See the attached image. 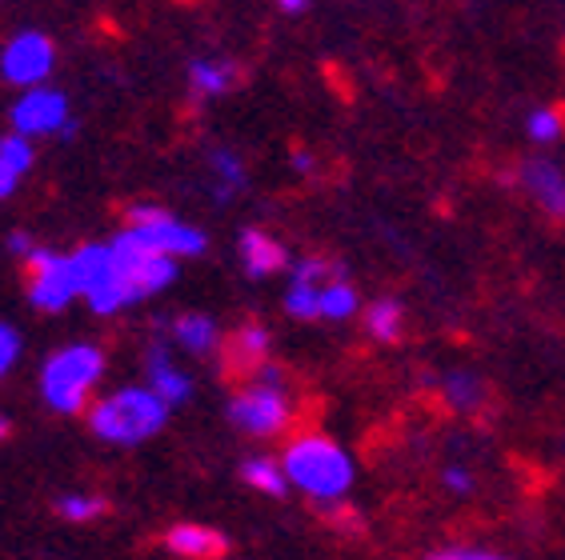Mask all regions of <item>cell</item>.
I'll use <instances>...</instances> for the list:
<instances>
[{"label": "cell", "instance_id": "1", "mask_svg": "<svg viewBox=\"0 0 565 560\" xmlns=\"http://www.w3.org/2000/svg\"><path fill=\"white\" fill-rule=\"evenodd\" d=\"M281 469L289 485H297L321 505L345 500L349 485H353V461L338 441H329L326 432H297L294 441L285 444Z\"/></svg>", "mask_w": 565, "mask_h": 560}, {"label": "cell", "instance_id": "2", "mask_svg": "<svg viewBox=\"0 0 565 560\" xmlns=\"http://www.w3.org/2000/svg\"><path fill=\"white\" fill-rule=\"evenodd\" d=\"M85 420L93 437L129 449V444L149 441V437H157V432L164 429L169 405H164L149 385H129V388L109 392V397H100L97 405L85 412Z\"/></svg>", "mask_w": 565, "mask_h": 560}, {"label": "cell", "instance_id": "3", "mask_svg": "<svg viewBox=\"0 0 565 560\" xmlns=\"http://www.w3.org/2000/svg\"><path fill=\"white\" fill-rule=\"evenodd\" d=\"M105 373V353L97 345H68L53 353L41 368V397L61 417L88 412V397Z\"/></svg>", "mask_w": 565, "mask_h": 560}, {"label": "cell", "instance_id": "4", "mask_svg": "<svg viewBox=\"0 0 565 560\" xmlns=\"http://www.w3.org/2000/svg\"><path fill=\"white\" fill-rule=\"evenodd\" d=\"M109 248H113V260H117V284L125 292V304L145 301V297L169 289L177 280V260L149 248L141 237H132L129 228Z\"/></svg>", "mask_w": 565, "mask_h": 560}, {"label": "cell", "instance_id": "5", "mask_svg": "<svg viewBox=\"0 0 565 560\" xmlns=\"http://www.w3.org/2000/svg\"><path fill=\"white\" fill-rule=\"evenodd\" d=\"M228 420L233 429H241L245 437H281L294 424V400L285 385H262L249 380L245 388H237V397L228 400Z\"/></svg>", "mask_w": 565, "mask_h": 560}, {"label": "cell", "instance_id": "6", "mask_svg": "<svg viewBox=\"0 0 565 560\" xmlns=\"http://www.w3.org/2000/svg\"><path fill=\"white\" fill-rule=\"evenodd\" d=\"M68 265H73L76 297H85L93 313L113 316L117 309H125V292L117 284V260H113L109 245L76 248L73 257H68Z\"/></svg>", "mask_w": 565, "mask_h": 560}, {"label": "cell", "instance_id": "7", "mask_svg": "<svg viewBox=\"0 0 565 560\" xmlns=\"http://www.w3.org/2000/svg\"><path fill=\"white\" fill-rule=\"evenodd\" d=\"M125 220H129L132 237H141L149 248H157V252H164V257H173V260L201 257L209 248V237L201 228L181 225L173 213H164V208H157V205H132L129 213H125Z\"/></svg>", "mask_w": 565, "mask_h": 560}, {"label": "cell", "instance_id": "8", "mask_svg": "<svg viewBox=\"0 0 565 560\" xmlns=\"http://www.w3.org/2000/svg\"><path fill=\"white\" fill-rule=\"evenodd\" d=\"M24 289H29V301L41 313H61L68 309V301L76 297V280H73V265L68 257L53 252V248H33L24 257Z\"/></svg>", "mask_w": 565, "mask_h": 560}, {"label": "cell", "instance_id": "9", "mask_svg": "<svg viewBox=\"0 0 565 560\" xmlns=\"http://www.w3.org/2000/svg\"><path fill=\"white\" fill-rule=\"evenodd\" d=\"M53 65H56V44L44 33H36V29L12 36L0 49V76L17 88H36L44 76L53 73Z\"/></svg>", "mask_w": 565, "mask_h": 560}, {"label": "cell", "instance_id": "10", "mask_svg": "<svg viewBox=\"0 0 565 560\" xmlns=\"http://www.w3.org/2000/svg\"><path fill=\"white\" fill-rule=\"evenodd\" d=\"M12 132L21 137H36V132H56L68 125V100L65 93H53V88H33L24 93L9 112Z\"/></svg>", "mask_w": 565, "mask_h": 560}, {"label": "cell", "instance_id": "11", "mask_svg": "<svg viewBox=\"0 0 565 560\" xmlns=\"http://www.w3.org/2000/svg\"><path fill=\"white\" fill-rule=\"evenodd\" d=\"M518 181H522V189L530 193V201L542 208L545 216L565 220V173L554 161L533 157V161H525L522 169H518Z\"/></svg>", "mask_w": 565, "mask_h": 560}, {"label": "cell", "instance_id": "12", "mask_svg": "<svg viewBox=\"0 0 565 560\" xmlns=\"http://www.w3.org/2000/svg\"><path fill=\"white\" fill-rule=\"evenodd\" d=\"M225 365L228 373L253 377L262 365H269V329L262 321H245L237 333L225 341Z\"/></svg>", "mask_w": 565, "mask_h": 560}, {"label": "cell", "instance_id": "13", "mask_svg": "<svg viewBox=\"0 0 565 560\" xmlns=\"http://www.w3.org/2000/svg\"><path fill=\"white\" fill-rule=\"evenodd\" d=\"M164 549L185 560H221L228 552V537L209 525H173L164 532Z\"/></svg>", "mask_w": 565, "mask_h": 560}, {"label": "cell", "instance_id": "14", "mask_svg": "<svg viewBox=\"0 0 565 560\" xmlns=\"http://www.w3.org/2000/svg\"><path fill=\"white\" fill-rule=\"evenodd\" d=\"M145 373H149V388L169 405V409L181 405V400H189V392H193V380L173 365V356H169V348H164L161 341L149 345V353H145Z\"/></svg>", "mask_w": 565, "mask_h": 560}, {"label": "cell", "instance_id": "15", "mask_svg": "<svg viewBox=\"0 0 565 560\" xmlns=\"http://www.w3.org/2000/svg\"><path fill=\"white\" fill-rule=\"evenodd\" d=\"M237 248H241V265H245L249 277H277L289 265V252H285L281 240H273L262 228H245Z\"/></svg>", "mask_w": 565, "mask_h": 560}, {"label": "cell", "instance_id": "16", "mask_svg": "<svg viewBox=\"0 0 565 560\" xmlns=\"http://www.w3.org/2000/svg\"><path fill=\"white\" fill-rule=\"evenodd\" d=\"M173 341L181 348H189L193 356H209V353H217L221 329L209 321L205 313H181L173 321Z\"/></svg>", "mask_w": 565, "mask_h": 560}, {"label": "cell", "instance_id": "17", "mask_svg": "<svg viewBox=\"0 0 565 560\" xmlns=\"http://www.w3.org/2000/svg\"><path fill=\"white\" fill-rule=\"evenodd\" d=\"M365 333L381 345H397L405 333V309L393 297H381L365 309Z\"/></svg>", "mask_w": 565, "mask_h": 560}, {"label": "cell", "instance_id": "18", "mask_svg": "<svg viewBox=\"0 0 565 560\" xmlns=\"http://www.w3.org/2000/svg\"><path fill=\"white\" fill-rule=\"evenodd\" d=\"M441 397L454 412H478L486 405V380L473 373H449L441 380Z\"/></svg>", "mask_w": 565, "mask_h": 560}, {"label": "cell", "instance_id": "19", "mask_svg": "<svg viewBox=\"0 0 565 560\" xmlns=\"http://www.w3.org/2000/svg\"><path fill=\"white\" fill-rule=\"evenodd\" d=\"M241 481L265 496H285V488H289L281 461H273V456H249L241 464Z\"/></svg>", "mask_w": 565, "mask_h": 560}, {"label": "cell", "instance_id": "20", "mask_svg": "<svg viewBox=\"0 0 565 560\" xmlns=\"http://www.w3.org/2000/svg\"><path fill=\"white\" fill-rule=\"evenodd\" d=\"M233 80H237L233 65H217V61H193L189 65V85H193L196 97H221L233 88Z\"/></svg>", "mask_w": 565, "mask_h": 560}, {"label": "cell", "instance_id": "21", "mask_svg": "<svg viewBox=\"0 0 565 560\" xmlns=\"http://www.w3.org/2000/svg\"><path fill=\"white\" fill-rule=\"evenodd\" d=\"M353 313H358V289L341 277L329 280L326 289H321V316L326 321H349Z\"/></svg>", "mask_w": 565, "mask_h": 560}, {"label": "cell", "instance_id": "22", "mask_svg": "<svg viewBox=\"0 0 565 560\" xmlns=\"http://www.w3.org/2000/svg\"><path fill=\"white\" fill-rule=\"evenodd\" d=\"M209 164H213V173H217V201H228V196L245 184V164H241L237 152H228V149L213 152V157H209Z\"/></svg>", "mask_w": 565, "mask_h": 560}, {"label": "cell", "instance_id": "23", "mask_svg": "<svg viewBox=\"0 0 565 560\" xmlns=\"http://www.w3.org/2000/svg\"><path fill=\"white\" fill-rule=\"evenodd\" d=\"M56 513L65 520H73V525H88V520H97L109 513V505L100 500V496L93 493H65L61 500H56Z\"/></svg>", "mask_w": 565, "mask_h": 560}, {"label": "cell", "instance_id": "24", "mask_svg": "<svg viewBox=\"0 0 565 560\" xmlns=\"http://www.w3.org/2000/svg\"><path fill=\"white\" fill-rule=\"evenodd\" d=\"M285 313L297 316V321H317L321 316V289H313V284H289Z\"/></svg>", "mask_w": 565, "mask_h": 560}, {"label": "cell", "instance_id": "25", "mask_svg": "<svg viewBox=\"0 0 565 560\" xmlns=\"http://www.w3.org/2000/svg\"><path fill=\"white\" fill-rule=\"evenodd\" d=\"M0 164H9L12 173H29L33 169V144H29V137H21V132H9V137H0Z\"/></svg>", "mask_w": 565, "mask_h": 560}, {"label": "cell", "instance_id": "26", "mask_svg": "<svg viewBox=\"0 0 565 560\" xmlns=\"http://www.w3.org/2000/svg\"><path fill=\"white\" fill-rule=\"evenodd\" d=\"M341 272L321 257H305L294 265V284H313V289H326L329 280H338Z\"/></svg>", "mask_w": 565, "mask_h": 560}, {"label": "cell", "instance_id": "27", "mask_svg": "<svg viewBox=\"0 0 565 560\" xmlns=\"http://www.w3.org/2000/svg\"><path fill=\"white\" fill-rule=\"evenodd\" d=\"M317 513H321V520H326V525L341 528V532H361V525H365V520H361V513L349 505V500H326Z\"/></svg>", "mask_w": 565, "mask_h": 560}, {"label": "cell", "instance_id": "28", "mask_svg": "<svg viewBox=\"0 0 565 560\" xmlns=\"http://www.w3.org/2000/svg\"><path fill=\"white\" fill-rule=\"evenodd\" d=\"M530 137L542 140V144L562 137V112H554V108H537V112L530 117Z\"/></svg>", "mask_w": 565, "mask_h": 560}, {"label": "cell", "instance_id": "29", "mask_svg": "<svg viewBox=\"0 0 565 560\" xmlns=\"http://www.w3.org/2000/svg\"><path fill=\"white\" fill-rule=\"evenodd\" d=\"M425 560H510V557H501V552L490 549H473V545H446V549H434Z\"/></svg>", "mask_w": 565, "mask_h": 560}, {"label": "cell", "instance_id": "30", "mask_svg": "<svg viewBox=\"0 0 565 560\" xmlns=\"http://www.w3.org/2000/svg\"><path fill=\"white\" fill-rule=\"evenodd\" d=\"M17 356H21V336L9 321H0V377H9Z\"/></svg>", "mask_w": 565, "mask_h": 560}, {"label": "cell", "instance_id": "31", "mask_svg": "<svg viewBox=\"0 0 565 560\" xmlns=\"http://www.w3.org/2000/svg\"><path fill=\"white\" fill-rule=\"evenodd\" d=\"M441 485H446L454 496H469V493H473V473H469V469H457V464H449L446 473H441Z\"/></svg>", "mask_w": 565, "mask_h": 560}, {"label": "cell", "instance_id": "32", "mask_svg": "<svg viewBox=\"0 0 565 560\" xmlns=\"http://www.w3.org/2000/svg\"><path fill=\"white\" fill-rule=\"evenodd\" d=\"M17 181H21V173H12L9 164H0V201L17 193Z\"/></svg>", "mask_w": 565, "mask_h": 560}, {"label": "cell", "instance_id": "33", "mask_svg": "<svg viewBox=\"0 0 565 560\" xmlns=\"http://www.w3.org/2000/svg\"><path fill=\"white\" fill-rule=\"evenodd\" d=\"M9 248L17 252V257H29V252H33V240L24 237V233H12V237H9Z\"/></svg>", "mask_w": 565, "mask_h": 560}, {"label": "cell", "instance_id": "34", "mask_svg": "<svg viewBox=\"0 0 565 560\" xmlns=\"http://www.w3.org/2000/svg\"><path fill=\"white\" fill-rule=\"evenodd\" d=\"M294 169L301 176H309V173H313V157H309L305 149H294Z\"/></svg>", "mask_w": 565, "mask_h": 560}, {"label": "cell", "instance_id": "35", "mask_svg": "<svg viewBox=\"0 0 565 560\" xmlns=\"http://www.w3.org/2000/svg\"><path fill=\"white\" fill-rule=\"evenodd\" d=\"M277 4H281L285 12H301L305 4H309V0H277Z\"/></svg>", "mask_w": 565, "mask_h": 560}, {"label": "cell", "instance_id": "36", "mask_svg": "<svg viewBox=\"0 0 565 560\" xmlns=\"http://www.w3.org/2000/svg\"><path fill=\"white\" fill-rule=\"evenodd\" d=\"M9 432H12L9 417H4V412H0V441H4V437H9Z\"/></svg>", "mask_w": 565, "mask_h": 560}]
</instances>
